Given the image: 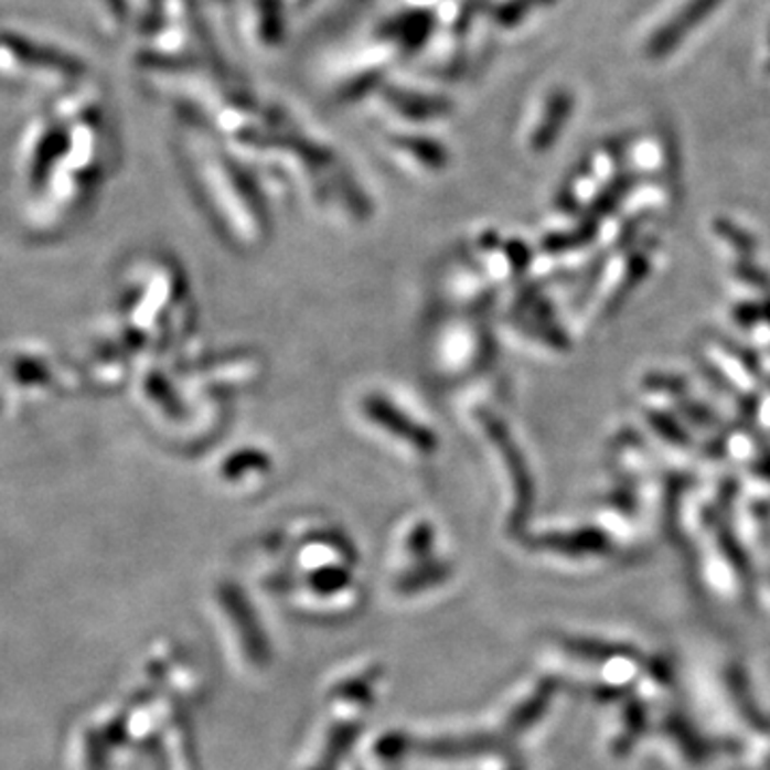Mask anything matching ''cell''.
<instances>
[{"label": "cell", "mask_w": 770, "mask_h": 770, "mask_svg": "<svg viewBox=\"0 0 770 770\" xmlns=\"http://www.w3.org/2000/svg\"><path fill=\"white\" fill-rule=\"evenodd\" d=\"M7 45L13 50L15 56L29 61V63H35V65H45L52 69L65 71V73H73L77 71V65L67 58V56H61V54H52L50 50H41L36 47L33 43L24 41V39H9Z\"/></svg>", "instance_id": "1"}]
</instances>
